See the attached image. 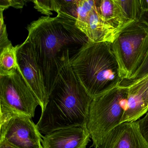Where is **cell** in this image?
Wrapping results in <instances>:
<instances>
[{"mask_svg":"<svg viewBox=\"0 0 148 148\" xmlns=\"http://www.w3.org/2000/svg\"><path fill=\"white\" fill-rule=\"evenodd\" d=\"M56 17L42 16L27 25L25 40L31 44L49 95L68 58L89 41L76 25L77 18L60 11Z\"/></svg>","mask_w":148,"mask_h":148,"instance_id":"1","label":"cell"},{"mask_svg":"<svg viewBox=\"0 0 148 148\" xmlns=\"http://www.w3.org/2000/svg\"><path fill=\"white\" fill-rule=\"evenodd\" d=\"M70 59L60 73L36 124L41 134L75 126L86 127L93 98L75 75Z\"/></svg>","mask_w":148,"mask_h":148,"instance_id":"2","label":"cell"},{"mask_svg":"<svg viewBox=\"0 0 148 148\" xmlns=\"http://www.w3.org/2000/svg\"><path fill=\"white\" fill-rule=\"evenodd\" d=\"M70 64L92 98L117 87L122 81L110 43L88 41L70 59Z\"/></svg>","mask_w":148,"mask_h":148,"instance_id":"3","label":"cell"},{"mask_svg":"<svg viewBox=\"0 0 148 148\" xmlns=\"http://www.w3.org/2000/svg\"><path fill=\"white\" fill-rule=\"evenodd\" d=\"M128 94V89L118 86L93 98L86 124L92 139V147L98 148L106 136L121 124Z\"/></svg>","mask_w":148,"mask_h":148,"instance_id":"4","label":"cell"},{"mask_svg":"<svg viewBox=\"0 0 148 148\" xmlns=\"http://www.w3.org/2000/svg\"><path fill=\"white\" fill-rule=\"evenodd\" d=\"M122 80L132 77L142 64L148 51V24L139 19L120 32L111 44Z\"/></svg>","mask_w":148,"mask_h":148,"instance_id":"5","label":"cell"},{"mask_svg":"<svg viewBox=\"0 0 148 148\" xmlns=\"http://www.w3.org/2000/svg\"><path fill=\"white\" fill-rule=\"evenodd\" d=\"M43 136L31 118L1 106L0 141L15 148H43Z\"/></svg>","mask_w":148,"mask_h":148,"instance_id":"6","label":"cell"},{"mask_svg":"<svg viewBox=\"0 0 148 148\" xmlns=\"http://www.w3.org/2000/svg\"><path fill=\"white\" fill-rule=\"evenodd\" d=\"M38 106V99L19 67L12 74L0 76V106L32 119Z\"/></svg>","mask_w":148,"mask_h":148,"instance_id":"7","label":"cell"},{"mask_svg":"<svg viewBox=\"0 0 148 148\" xmlns=\"http://www.w3.org/2000/svg\"><path fill=\"white\" fill-rule=\"evenodd\" d=\"M15 47L19 69L36 96L42 110L47 103L48 94L32 47L30 43L25 41Z\"/></svg>","mask_w":148,"mask_h":148,"instance_id":"8","label":"cell"},{"mask_svg":"<svg viewBox=\"0 0 148 148\" xmlns=\"http://www.w3.org/2000/svg\"><path fill=\"white\" fill-rule=\"evenodd\" d=\"M119 86L128 90L127 106L121 123L138 121L148 111V73L134 81L122 80Z\"/></svg>","mask_w":148,"mask_h":148,"instance_id":"9","label":"cell"},{"mask_svg":"<svg viewBox=\"0 0 148 148\" xmlns=\"http://www.w3.org/2000/svg\"><path fill=\"white\" fill-rule=\"evenodd\" d=\"M98 148H148L138 121L125 122L112 129Z\"/></svg>","mask_w":148,"mask_h":148,"instance_id":"10","label":"cell"},{"mask_svg":"<svg viewBox=\"0 0 148 148\" xmlns=\"http://www.w3.org/2000/svg\"><path fill=\"white\" fill-rule=\"evenodd\" d=\"M86 127L75 126L60 129L43 136V148H86L90 141Z\"/></svg>","mask_w":148,"mask_h":148,"instance_id":"11","label":"cell"},{"mask_svg":"<svg viewBox=\"0 0 148 148\" xmlns=\"http://www.w3.org/2000/svg\"><path fill=\"white\" fill-rule=\"evenodd\" d=\"M77 28L92 43L114 42L121 31L105 22L99 14L96 6L85 22Z\"/></svg>","mask_w":148,"mask_h":148,"instance_id":"12","label":"cell"},{"mask_svg":"<svg viewBox=\"0 0 148 148\" xmlns=\"http://www.w3.org/2000/svg\"><path fill=\"white\" fill-rule=\"evenodd\" d=\"M96 8L101 18L112 27L121 31L128 25L121 17L114 0H96Z\"/></svg>","mask_w":148,"mask_h":148,"instance_id":"13","label":"cell"},{"mask_svg":"<svg viewBox=\"0 0 148 148\" xmlns=\"http://www.w3.org/2000/svg\"><path fill=\"white\" fill-rule=\"evenodd\" d=\"M114 1L127 25L140 19L143 11L142 0H114Z\"/></svg>","mask_w":148,"mask_h":148,"instance_id":"14","label":"cell"},{"mask_svg":"<svg viewBox=\"0 0 148 148\" xmlns=\"http://www.w3.org/2000/svg\"><path fill=\"white\" fill-rule=\"evenodd\" d=\"M18 67L15 47L11 44L0 50V76L12 74Z\"/></svg>","mask_w":148,"mask_h":148,"instance_id":"15","label":"cell"},{"mask_svg":"<svg viewBox=\"0 0 148 148\" xmlns=\"http://www.w3.org/2000/svg\"><path fill=\"white\" fill-rule=\"evenodd\" d=\"M96 0H79L77 10L76 25L77 27L86 21L96 6Z\"/></svg>","mask_w":148,"mask_h":148,"instance_id":"16","label":"cell"},{"mask_svg":"<svg viewBox=\"0 0 148 148\" xmlns=\"http://www.w3.org/2000/svg\"><path fill=\"white\" fill-rule=\"evenodd\" d=\"M32 2L34 3V8L46 16L50 17L51 15H53V11L58 13L61 10L60 0H34Z\"/></svg>","mask_w":148,"mask_h":148,"instance_id":"17","label":"cell"},{"mask_svg":"<svg viewBox=\"0 0 148 148\" xmlns=\"http://www.w3.org/2000/svg\"><path fill=\"white\" fill-rule=\"evenodd\" d=\"M3 12L1 10L0 16V50L4 47L10 45L12 44L11 41L8 39V35L7 32L6 25L4 22L3 18Z\"/></svg>","mask_w":148,"mask_h":148,"instance_id":"18","label":"cell"},{"mask_svg":"<svg viewBox=\"0 0 148 148\" xmlns=\"http://www.w3.org/2000/svg\"><path fill=\"white\" fill-rule=\"evenodd\" d=\"M148 73V51L138 69L129 80L134 81L143 77Z\"/></svg>","mask_w":148,"mask_h":148,"instance_id":"19","label":"cell"},{"mask_svg":"<svg viewBox=\"0 0 148 148\" xmlns=\"http://www.w3.org/2000/svg\"><path fill=\"white\" fill-rule=\"evenodd\" d=\"M138 122L141 132L148 144V111L143 117L138 120Z\"/></svg>","mask_w":148,"mask_h":148,"instance_id":"20","label":"cell"},{"mask_svg":"<svg viewBox=\"0 0 148 148\" xmlns=\"http://www.w3.org/2000/svg\"><path fill=\"white\" fill-rule=\"evenodd\" d=\"M11 7L16 8H21L25 5L26 2H28L26 1H16V0H11L10 1Z\"/></svg>","mask_w":148,"mask_h":148,"instance_id":"21","label":"cell"},{"mask_svg":"<svg viewBox=\"0 0 148 148\" xmlns=\"http://www.w3.org/2000/svg\"><path fill=\"white\" fill-rule=\"evenodd\" d=\"M140 19L145 21L148 24V9L143 10Z\"/></svg>","mask_w":148,"mask_h":148,"instance_id":"22","label":"cell"},{"mask_svg":"<svg viewBox=\"0 0 148 148\" xmlns=\"http://www.w3.org/2000/svg\"><path fill=\"white\" fill-rule=\"evenodd\" d=\"M0 148H15L5 142L0 141Z\"/></svg>","mask_w":148,"mask_h":148,"instance_id":"23","label":"cell"},{"mask_svg":"<svg viewBox=\"0 0 148 148\" xmlns=\"http://www.w3.org/2000/svg\"><path fill=\"white\" fill-rule=\"evenodd\" d=\"M142 7L143 9H148V0H142Z\"/></svg>","mask_w":148,"mask_h":148,"instance_id":"24","label":"cell"}]
</instances>
